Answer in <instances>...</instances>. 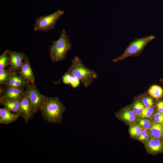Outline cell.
<instances>
[{
    "mask_svg": "<svg viewBox=\"0 0 163 163\" xmlns=\"http://www.w3.org/2000/svg\"><path fill=\"white\" fill-rule=\"evenodd\" d=\"M66 73L78 78L85 88L90 86L94 80L97 77L96 72L85 67L77 56L72 59L71 65Z\"/></svg>",
    "mask_w": 163,
    "mask_h": 163,
    "instance_id": "6da1fadb",
    "label": "cell"
},
{
    "mask_svg": "<svg viewBox=\"0 0 163 163\" xmlns=\"http://www.w3.org/2000/svg\"><path fill=\"white\" fill-rule=\"evenodd\" d=\"M66 110L57 97H48L47 100L40 110L43 118L49 123H58L62 120V115Z\"/></svg>",
    "mask_w": 163,
    "mask_h": 163,
    "instance_id": "7a4b0ae2",
    "label": "cell"
},
{
    "mask_svg": "<svg viewBox=\"0 0 163 163\" xmlns=\"http://www.w3.org/2000/svg\"><path fill=\"white\" fill-rule=\"evenodd\" d=\"M72 48L70 38L64 29H62L59 38L52 42L49 50L50 57L54 62L65 59Z\"/></svg>",
    "mask_w": 163,
    "mask_h": 163,
    "instance_id": "3957f363",
    "label": "cell"
},
{
    "mask_svg": "<svg viewBox=\"0 0 163 163\" xmlns=\"http://www.w3.org/2000/svg\"><path fill=\"white\" fill-rule=\"evenodd\" d=\"M155 37L154 35H150L141 38L135 39L130 43L123 54L114 59L113 61L117 62L129 57L138 55L142 52L145 46Z\"/></svg>",
    "mask_w": 163,
    "mask_h": 163,
    "instance_id": "277c9868",
    "label": "cell"
},
{
    "mask_svg": "<svg viewBox=\"0 0 163 163\" xmlns=\"http://www.w3.org/2000/svg\"><path fill=\"white\" fill-rule=\"evenodd\" d=\"M64 13V11L59 9L50 14L40 16L36 20L34 30L46 32L52 30L58 19Z\"/></svg>",
    "mask_w": 163,
    "mask_h": 163,
    "instance_id": "5b68a950",
    "label": "cell"
},
{
    "mask_svg": "<svg viewBox=\"0 0 163 163\" xmlns=\"http://www.w3.org/2000/svg\"><path fill=\"white\" fill-rule=\"evenodd\" d=\"M25 92L34 113L40 111L46 104L48 97L41 94L36 87L33 85L29 86Z\"/></svg>",
    "mask_w": 163,
    "mask_h": 163,
    "instance_id": "8992f818",
    "label": "cell"
},
{
    "mask_svg": "<svg viewBox=\"0 0 163 163\" xmlns=\"http://www.w3.org/2000/svg\"><path fill=\"white\" fill-rule=\"evenodd\" d=\"M20 109L21 116L27 123L33 117V113L29 99L25 94L20 101Z\"/></svg>",
    "mask_w": 163,
    "mask_h": 163,
    "instance_id": "52a82bcc",
    "label": "cell"
},
{
    "mask_svg": "<svg viewBox=\"0 0 163 163\" xmlns=\"http://www.w3.org/2000/svg\"><path fill=\"white\" fill-rule=\"evenodd\" d=\"M9 63L11 68L14 70L20 69L23 63V60L26 57L23 53L8 50Z\"/></svg>",
    "mask_w": 163,
    "mask_h": 163,
    "instance_id": "ba28073f",
    "label": "cell"
},
{
    "mask_svg": "<svg viewBox=\"0 0 163 163\" xmlns=\"http://www.w3.org/2000/svg\"><path fill=\"white\" fill-rule=\"evenodd\" d=\"M25 94L22 88L8 87L2 95L0 99L20 100Z\"/></svg>",
    "mask_w": 163,
    "mask_h": 163,
    "instance_id": "9c48e42d",
    "label": "cell"
},
{
    "mask_svg": "<svg viewBox=\"0 0 163 163\" xmlns=\"http://www.w3.org/2000/svg\"><path fill=\"white\" fill-rule=\"evenodd\" d=\"M20 69V73L22 77L26 80L33 83L35 80L34 76L27 57L24 59Z\"/></svg>",
    "mask_w": 163,
    "mask_h": 163,
    "instance_id": "30bf717a",
    "label": "cell"
},
{
    "mask_svg": "<svg viewBox=\"0 0 163 163\" xmlns=\"http://www.w3.org/2000/svg\"><path fill=\"white\" fill-rule=\"evenodd\" d=\"M20 115L13 113L5 108L0 109V123L8 124L16 121Z\"/></svg>",
    "mask_w": 163,
    "mask_h": 163,
    "instance_id": "8fae6325",
    "label": "cell"
},
{
    "mask_svg": "<svg viewBox=\"0 0 163 163\" xmlns=\"http://www.w3.org/2000/svg\"><path fill=\"white\" fill-rule=\"evenodd\" d=\"M20 101L0 99V102L4 108L13 113L20 115L21 116L20 109Z\"/></svg>",
    "mask_w": 163,
    "mask_h": 163,
    "instance_id": "7c38bea8",
    "label": "cell"
},
{
    "mask_svg": "<svg viewBox=\"0 0 163 163\" xmlns=\"http://www.w3.org/2000/svg\"><path fill=\"white\" fill-rule=\"evenodd\" d=\"M26 83L25 80L22 77L11 74L10 75L6 84L8 87L22 88L26 85Z\"/></svg>",
    "mask_w": 163,
    "mask_h": 163,
    "instance_id": "4fadbf2b",
    "label": "cell"
},
{
    "mask_svg": "<svg viewBox=\"0 0 163 163\" xmlns=\"http://www.w3.org/2000/svg\"><path fill=\"white\" fill-rule=\"evenodd\" d=\"M147 146L149 150L153 152H158L162 148V144L161 141L154 138H151L148 141Z\"/></svg>",
    "mask_w": 163,
    "mask_h": 163,
    "instance_id": "5bb4252c",
    "label": "cell"
},
{
    "mask_svg": "<svg viewBox=\"0 0 163 163\" xmlns=\"http://www.w3.org/2000/svg\"><path fill=\"white\" fill-rule=\"evenodd\" d=\"M149 94L153 98L158 99L163 95V90L160 86L153 85L148 90Z\"/></svg>",
    "mask_w": 163,
    "mask_h": 163,
    "instance_id": "9a60e30c",
    "label": "cell"
},
{
    "mask_svg": "<svg viewBox=\"0 0 163 163\" xmlns=\"http://www.w3.org/2000/svg\"><path fill=\"white\" fill-rule=\"evenodd\" d=\"M163 129L161 125L159 123L154 124L150 127V131L153 136L156 138H160L163 134Z\"/></svg>",
    "mask_w": 163,
    "mask_h": 163,
    "instance_id": "2e32d148",
    "label": "cell"
},
{
    "mask_svg": "<svg viewBox=\"0 0 163 163\" xmlns=\"http://www.w3.org/2000/svg\"><path fill=\"white\" fill-rule=\"evenodd\" d=\"M120 117L123 120L131 122L136 119V115L133 111L128 110L122 113L120 115Z\"/></svg>",
    "mask_w": 163,
    "mask_h": 163,
    "instance_id": "e0dca14e",
    "label": "cell"
},
{
    "mask_svg": "<svg viewBox=\"0 0 163 163\" xmlns=\"http://www.w3.org/2000/svg\"><path fill=\"white\" fill-rule=\"evenodd\" d=\"M9 50H6L0 56V69H4L9 63Z\"/></svg>",
    "mask_w": 163,
    "mask_h": 163,
    "instance_id": "ac0fdd59",
    "label": "cell"
},
{
    "mask_svg": "<svg viewBox=\"0 0 163 163\" xmlns=\"http://www.w3.org/2000/svg\"><path fill=\"white\" fill-rule=\"evenodd\" d=\"M133 111L136 115H140L144 109V105L140 101L136 102L133 106Z\"/></svg>",
    "mask_w": 163,
    "mask_h": 163,
    "instance_id": "d6986e66",
    "label": "cell"
},
{
    "mask_svg": "<svg viewBox=\"0 0 163 163\" xmlns=\"http://www.w3.org/2000/svg\"><path fill=\"white\" fill-rule=\"evenodd\" d=\"M142 130L139 126L133 125L130 127L129 133L133 137H136L139 135Z\"/></svg>",
    "mask_w": 163,
    "mask_h": 163,
    "instance_id": "ffe728a7",
    "label": "cell"
},
{
    "mask_svg": "<svg viewBox=\"0 0 163 163\" xmlns=\"http://www.w3.org/2000/svg\"><path fill=\"white\" fill-rule=\"evenodd\" d=\"M10 74L4 69H0V83L2 84L7 80Z\"/></svg>",
    "mask_w": 163,
    "mask_h": 163,
    "instance_id": "44dd1931",
    "label": "cell"
},
{
    "mask_svg": "<svg viewBox=\"0 0 163 163\" xmlns=\"http://www.w3.org/2000/svg\"><path fill=\"white\" fill-rule=\"evenodd\" d=\"M154 111V109L152 107H150L145 108L140 115L143 118L149 117L153 114Z\"/></svg>",
    "mask_w": 163,
    "mask_h": 163,
    "instance_id": "7402d4cb",
    "label": "cell"
},
{
    "mask_svg": "<svg viewBox=\"0 0 163 163\" xmlns=\"http://www.w3.org/2000/svg\"><path fill=\"white\" fill-rule=\"evenodd\" d=\"M138 124L140 126L147 129L150 128L151 125L150 121L147 119L139 120Z\"/></svg>",
    "mask_w": 163,
    "mask_h": 163,
    "instance_id": "603a6c76",
    "label": "cell"
},
{
    "mask_svg": "<svg viewBox=\"0 0 163 163\" xmlns=\"http://www.w3.org/2000/svg\"><path fill=\"white\" fill-rule=\"evenodd\" d=\"M74 76L71 75L66 73L62 77V81L66 84H70L72 82Z\"/></svg>",
    "mask_w": 163,
    "mask_h": 163,
    "instance_id": "cb8c5ba5",
    "label": "cell"
},
{
    "mask_svg": "<svg viewBox=\"0 0 163 163\" xmlns=\"http://www.w3.org/2000/svg\"><path fill=\"white\" fill-rule=\"evenodd\" d=\"M142 101L145 108L150 107L153 104V100L150 97H145L142 98Z\"/></svg>",
    "mask_w": 163,
    "mask_h": 163,
    "instance_id": "d4e9b609",
    "label": "cell"
},
{
    "mask_svg": "<svg viewBox=\"0 0 163 163\" xmlns=\"http://www.w3.org/2000/svg\"><path fill=\"white\" fill-rule=\"evenodd\" d=\"M80 82L79 80L77 78L74 76L72 82L71 83V86L73 88H76L79 85Z\"/></svg>",
    "mask_w": 163,
    "mask_h": 163,
    "instance_id": "484cf974",
    "label": "cell"
},
{
    "mask_svg": "<svg viewBox=\"0 0 163 163\" xmlns=\"http://www.w3.org/2000/svg\"><path fill=\"white\" fill-rule=\"evenodd\" d=\"M157 106L158 111L163 113V101H159L157 104Z\"/></svg>",
    "mask_w": 163,
    "mask_h": 163,
    "instance_id": "4316f807",
    "label": "cell"
},
{
    "mask_svg": "<svg viewBox=\"0 0 163 163\" xmlns=\"http://www.w3.org/2000/svg\"><path fill=\"white\" fill-rule=\"evenodd\" d=\"M150 135L149 133H147L144 136L138 139L139 140L144 141L148 140L150 137Z\"/></svg>",
    "mask_w": 163,
    "mask_h": 163,
    "instance_id": "83f0119b",
    "label": "cell"
},
{
    "mask_svg": "<svg viewBox=\"0 0 163 163\" xmlns=\"http://www.w3.org/2000/svg\"><path fill=\"white\" fill-rule=\"evenodd\" d=\"M148 131L147 129H145L142 130L140 134L138 139L144 136L145 134H146L147 133H148Z\"/></svg>",
    "mask_w": 163,
    "mask_h": 163,
    "instance_id": "f1b7e54d",
    "label": "cell"
},
{
    "mask_svg": "<svg viewBox=\"0 0 163 163\" xmlns=\"http://www.w3.org/2000/svg\"><path fill=\"white\" fill-rule=\"evenodd\" d=\"M153 117L154 119L160 117L163 118V113L160 112L157 113L154 115Z\"/></svg>",
    "mask_w": 163,
    "mask_h": 163,
    "instance_id": "f546056e",
    "label": "cell"
},
{
    "mask_svg": "<svg viewBox=\"0 0 163 163\" xmlns=\"http://www.w3.org/2000/svg\"><path fill=\"white\" fill-rule=\"evenodd\" d=\"M154 120L157 123H163V118L162 117L155 118Z\"/></svg>",
    "mask_w": 163,
    "mask_h": 163,
    "instance_id": "4dcf8cb0",
    "label": "cell"
},
{
    "mask_svg": "<svg viewBox=\"0 0 163 163\" xmlns=\"http://www.w3.org/2000/svg\"></svg>",
    "mask_w": 163,
    "mask_h": 163,
    "instance_id": "1f68e13d",
    "label": "cell"
}]
</instances>
